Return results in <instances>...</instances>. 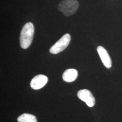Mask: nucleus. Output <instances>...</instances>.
I'll list each match as a JSON object with an SVG mask.
<instances>
[{"label":"nucleus","mask_w":122,"mask_h":122,"mask_svg":"<svg viewBox=\"0 0 122 122\" xmlns=\"http://www.w3.org/2000/svg\"><path fill=\"white\" fill-rule=\"evenodd\" d=\"M35 32L34 26L29 22L22 28L20 35V45L23 49L28 48L32 43Z\"/></svg>","instance_id":"f257e3e1"},{"label":"nucleus","mask_w":122,"mask_h":122,"mask_svg":"<svg viewBox=\"0 0 122 122\" xmlns=\"http://www.w3.org/2000/svg\"><path fill=\"white\" fill-rule=\"evenodd\" d=\"M79 6L76 0H62L58 5V9L66 16H70L76 13Z\"/></svg>","instance_id":"f03ea898"},{"label":"nucleus","mask_w":122,"mask_h":122,"mask_svg":"<svg viewBox=\"0 0 122 122\" xmlns=\"http://www.w3.org/2000/svg\"><path fill=\"white\" fill-rule=\"evenodd\" d=\"M71 39V38L70 35L66 34L52 45L50 48L49 52L53 54H57L62 52L70 44Z\"/></svg>","instance_id":"7ed1b4c3"},{"label":"nucleus","mask_w":122,"mask_h":122,"mask_svg":"<svg viewBox=\"0 0 122 122\" xmlns=\"http://www.w3.org/2000/svg\"><path fill=\"white\" fill-rule=\"evenodd\" d=\"M77 96L90 107H93L95 104V98L88 90L83 89L79 91L77 93Z\"/></svg>","instance_id":"20e7f679"},{"label":"nucleus","mask_w":122,"mask_h":122,"mask_svg":"<svg viewBox=\"0 0 122 122\" xmlns=\"http://www.w3.org/2000/svg\"><path fill=\"white\" fill-rule=\"evenodd\" d=\"M48 77L43 75H39L34 77L31 80L30 86L34 90H39L47 84Z\"/></svg>","instance_id":"39448f33"},{"label":"nucleus","mask_w":122,"mask_h":122,"mask_svg":"<svg viewBox=\"0 0 122 122\" xmlns=\"http://www.w3.org/2000/svg\"><path fill=\"white\" fill-rule=\"evenodd\" d=\"M97 50L104 65L107 68L109 69L111 68L112 66V61L106 50L102 46H99L97 47Z\"/></svg>","instance_id":"423d86ee"},{"label":"nucleus","mask_w":122,"mask_h":122,"mask_svg":"<svg viewBox=\"0 0 122 122\" xmlns=\"http://www.w3.org/2000/svg\"><path fill=\"white\" fill-rule=\"evenodd\" d=\"M78 72L74 69L66 70L62 75L63 80L66 82H72L77 78Z\"/></svg>","instance_id":"0eeeda50"},{"label":"nucleus","mask_w":122,"mask_h":122,"mask_svg":"<svg viewBox=\"0 0 122 122\" xmlns=\"http://www.w3.org/2000/svg\"><path fill=\"white\" fill-rule=\"evenodd\" d=\"M18 122H37L36 117L29 113H24L17 118Z\"/></svg>","instance_id":"6e6552de"}]
</instances>
